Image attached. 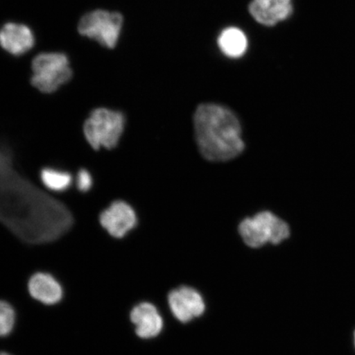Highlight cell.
Returning a JSON list of instances; mask_svg holds the SVG:
<instances>
[{
    "mask_svg": "<svg viewBox=\"0 0 355 355\" xmlns=\"http://www.w3.org/2000/svg\"><path fill=\"white\" fill-rule=\"evenodd\" d=\"M40 177L44 187L56 193L66 192L73 183V178L70 172L55 167L43 168Z\"/></svg>",
    "mask_w": 355,
    "mask_h": 355,
    "instance_id": "5bb4252c",
    "label": "cell"
},
{
    "mask_svg": "<svg viewBox=\"0 0 355 355\" xmlns=\"http://www.w3.org/2000/svg\"><path fill=\"white\" fill-rule=\"evenodd\" d=\"M28 291L34 300L46 305L59 304L64 297L61 284L46 272H37L30 278Z\"/></svg>",
    "mask_w": 355,
    "mask_h": 355,
    "instance_id": "7c38bea8",
    "label": "cell"
},
{
    "mask_svg": "<svg viewBox=\"0 0 355 355\" xmlns=\"http://www.w3.org/2000/svg\"><path fill=\"white\" fill-rule=\"evenodd\" d=\"M0 222L30 244L57 241L70 230L73 216L63 202L40 189L15 166L11 148L0 141Z\"/></svg>",
    "mask_w": 355,
    "mask_h": 355,
    "instance_id": "6da1fadb",
    "label": "cell"
},
{
    "mask_svg": "<svg viewBox=\"0 0 355 355\" xmlns=\"http://www.w3.org/2000/svg\"><path fill=\"white\" fill-rule=\"evenodd\" d=\"M31 83L38 91L51 94L68 83L73 77L69 57L64 53H42L32 63Z\"/></svg>",
    "mask_w": 355,
    "mask_h": 355,
    "instance_id": "277c9868",
    "label": "cell"
},
{
    "mask_svg": "<svg viewBox=\"0 0 355 355\" xmlns=\"http://www.w3.org/2000/svg\"><path fill=\"white\" fill-rule=\"evenodd\" d=\"M126 117L121 111L108 108L93 110L83 124V133L92 148L114 149L125 128Z\"/></svg>",
    "mask_w": 355,
    "mask_h": 355,
    "instance_id": "3957f363",
    "label": "cell"
},
{
    "mask_svg": "<svg viewBox=\"0 0 355 355\" xmlns=\"http://www.w3.org/2000/svg\"><path fill=\"white\" fill-rule=\"evenodd\" d=\"M0 355H12V354H8L7 352H0Z\"/></svg>",
    "mask_w": 355,
    "mask_h": 355,
    "instance_id": "e0dca14e",
    "label": "cell"
},
{
    "mask_svg": "<svg viewBox=\"0 0 355 355\" xmlns=\"http://www.w3.org/2000/svg\"><path fill=\"white\" fill-rule=\"evenodd\" d=\"M75 183H76V187L79 192L83 193L89 192L94 184L92 173L87 171V168H80Z\"/></svg>",
    "mask_w": 355,
    "mask_h": 355,
    "instance_id": "2e32d148",
    "label": "cell"
},
{
    "mask_svg": "<svg viewBox=\"0 0 355 355\" xmlns=\"http://www.w3.org/2000/svg\"><path fill=\"white\" fill-rule=\"evenodd\" d=\"M123 24L121 13L103 10L89 12L79 21L80 35L94 40L101 46L114 49L117 46Z\"/></svg>",
    "mask_w": 355,
    "mask_h": 355,
    "instance_id": "8992f818",
    "label": "cell"
},
{
    "mask_svg": "<svg viewBox=\"0 0 355 355\" xmlns=\"http://www.w3.org/2000/svg\"><path fill=\"white\" fill-rule=\"evenodd\" d=\"M354 346H355V331H354Z\"/></svg>",
    "mask_w": 355,
    "mask_h": 355,
    "instance_id": "ac0fdd59",
    "label": "cell"
},
{
    "mask_svg": "<svg viewBox=\"0 0 355 355\" xmlns=\"http://www.w3.org/2000/svg\"><path fill=\"white\" fill-rule=\"evenodd\" d=\"M239 232L248 247L257 248L266 243H282L290 237L291 229L285 220L273 213L261 211L244 219L239 226Z\"/></svg>",
    "mask_w": 355,
    "mask_h": 355,
    "instance_id": "5b68a950",
    "label": "cell"
},
{
    "mask_svg": "<svg viewBox=\"0 0 355 355\" xmlns=\"http://www.w3.org/2000/svg\"><path fill=\"white\" fill-rule=\"evenodd\" d=\"M100 224L115 239H123L137 225L136 211L130 204L117 200L101 212Z\"/></svg>",
    "mask_w": 355,
    "mask_h": 355,
    "instance_id": "ba28073f",
    "label": "cell"
},
{
    "mask_svg": "<svg viewBox=\"0 0 355 355\" xmlns=\"http://www.w3.org/2000/svg\"><path fill=\"white\" fill-rule=\"evenodd\" d=\"M291 0H252L250 12L254 19L261 25L274 26L291 15Z\"/></svg>",
    "mask_w": 355,
    "mask_h": 355,
    "instance_id": "8fae6325",
    "label": "cell"
},
{
    "mask_svg": "<svg viewBox=\"0 0 355 355\" xmlns=\"http://www.w3.org/2000/svg\"><path fill=\"white\" fill-rule=\"evenodd\" d=\"M130 319L135 326L137 336L141 339L155 338L161 334L164 328L162 314L153 304L148 302H143L133 307Z\"/></svg>",
    "mask_w": 355,
    "mask_h": 355,
    "instance_id": "30bf717a",
    "label": "cell"
},
{
    "mask_svg": "<svg viewBox=\"0 0 355 355\" xmlns=\"http://www.w3.org/2000/svg\"><path fill=\"white\" fill-rule=\"evenodd\" d=\"M35 38L28 26L8 22L0 28V46L13 56H21L35 46Z\"/></svg>",
    "mask_w": 355,
    "mask_h": 355,
    "instance_id": "9c48e42d",
    "label": "cell"
},
{
    "mask_svg": "<svg viewBox=\"0 0 355 355\" xmlns=\"http://www.w3.org/2000/svg\"><path fill=\"white\" fill-rule=\"evenodd\" d=\"M16 313L6 301L0 300V338L10 336L15 328Z\"/></svg>",
    "mask_w": 355,
    "mask_h": 355,
    "instance_id": "9a60e30c",
    "label": "cell"
},
{
    "mask_svg": "<svg viewBox=\"0 0 355 355\" xmlns=\"http://www.w3.org/2000/svg\"><path fill=\"white\" fill-rule=\"evenodd\" d=\"M193 123L198 149L208 161H230L243 152L241 122L227 107L211 103L200 105L195 111Z\"/></svg>",
    "mask_w": 355,
    "mask_h": 355,
    "instance_id": "7a4b0ae2",
    "label": "cell"
},
{
    "mask_svg": "<svg viewBox=\"0 0 355 355\" xmlns=\"http://www.w3.org/2000/svg\"><path fill=\"white\" fill-rule=\"evenodd\" d=\"M220 51L230 58H239L243 55L248 48L245 34L237 28H225L218 38Z\"/></svg>",
    "mask_w": 355,
    "mask_h": 355,
    "instance_id": "4fadbf2b",
    "label": "cell"
},
{
    "mask_svg": "<svg viewBox=\"0 0 355 355\" xmlns=\"http://www.w3.org/2000/svg\"><path fill=\"white\" fill-rule=\"evenodd\" d=\"M168 304L171 312L178 321L187 323L201 317L205 312L206 304L196 288L180 286L168 295Z\"/></svg>",
    "mask_w": 355,
    "mask_h": 355,
    "instance_id": "52a82bcc",
    "label": "cell"
}]
</instances>
